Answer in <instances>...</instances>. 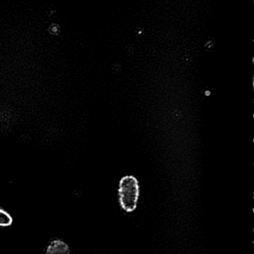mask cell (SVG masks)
I'll return each mask as SVG.
<instances>
[{"instance_id":"cell-1","label":"cell","mask_w":254,"mask_h":254,"mask_svg":"<svg viewBox=\"0 0 254 254\" xmlns=\"http://www.w3.org/2000/svg\"><path fill=\"white\" fill-rule=\"evenodd\" d=\"M118 192L122 209L126 212H134L137 207L140 193L137 178L133 175H126L122 178Z\"/></svg>"},{"instance_id":"cell-2","label":"cell","mask_w":254,"mask_h":254,"mask_svg":"<svg viewBox=\"0 0 254 254\" xmlns=\"http://www.w3.org/2000/svg\"><path fill=\"white\" fill-rule=\"evenodd\" d=\"M12 222V218L5 211L0 209V226H8Z\"/></svg>"}]
</instances>
